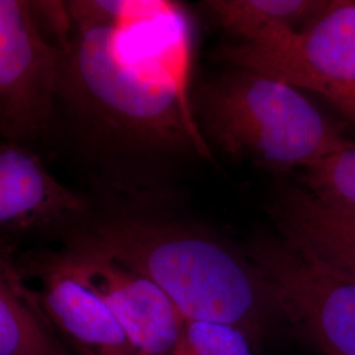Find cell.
<instances>
[{"mask_svg":"<svg viewBox=\"0 0 355 355\" xmlns=\"http://www.w3.org/2000/svg\"><path fill=\"white\" fill-rule=\"evenodd\" d=\"M58 108L91 145L146 153H207L191 112L192 33L167 1L120 24H71L61 41Z\"/></svg>","mask_w":355,"mask_h":355,"instance_id":"cell-1","label":"cell"},{"mask_svg":"<svg viewBox=\"0 0 355 355\" xmlns=\"http://www.w3.org/2000/svg\"><path fill=\"white\" fill-rule=\"evenodd\" d=\"M71 236L154 282L186 321L230 324L259 343L282 316L253 261L200 229L114 215L87 220Z\"/></svg>","mask_w":355,"mask_h":355,"instance_id":"cell-2","label":"cell"},{"mask_svg":"<svg viewBox=\"0 0 355 355\" xmlns=\"http://www.w3.org/2000/svg\"><path fill=\"white\" fill-rule=\"evenodd\" d=\"M199 111L224 152L280 170H304L353 142L300 89L241 69L205 86Z\"/></svg>","mask_w":355,"mask_h":355,"instance_id":"cell-3","label":"cell"},{"mask_svg":"<svg viewBox=\"0 0 355 355\" xmlns=\"http://www.w3.org/2000/svg\"><path fill=\"white\" fill-rule=\"evenodd\" d=\"M221 57L330 103L355 98V1L330 0L306 26L227 45Z\"/></svg>","mask_w":355,"mask_h":355,"instance_id":"cell-4","label":"cell"},{"mask_svg":"<svg viewBox=\"0 0 355 355\" xmlns=\"http://www.w3.org/2000/svg\"><path fill=\"white\" fill-rule=\"evenodd\" d=\"M62 48L44 33L36 1L0 0V136L28 145L58 119Z\"/></svg>","mask_w":355,"mask_h":355,"instance_id":"cell-5","label":"cell"},{"mask_svg":"<svg viewBox=\"0 0 355 355\" xmlns=\"http://www.w3.org/2000/svg\"><path fill=\"white\" fill-rule=\"evenodd\" d=\"M248 257L280 313L324 355H355V280L312 261L283 240L261 239Z\"/></svg>","mask_w":355,"mask_h":355,"instance_id":"cell-6","label":"cell"},{"mask_svg":"<svg viewBox=\"0 0 355 355\" xmlns=\"http://www.w3.org/2000/svg\"><path fill=\"white\" fill-rule=\"evenodd\" d=\"M139 355H173L186 318L154 282L70 234L64 250Z\"/></svg>","mask_w":355,"mask_h":355,"instance_id":"cell-7","label":"cell"},{"mask_svg":"<svg viewBox=\"0 0 355 355\" xmlns=\"http://www.w3.org/2000/svg\"><path fill=\"white\" fill-rule=\"evenodd\" d=\"M89 205L51 175L26 145L0 141V234L71 227L89 218Z\"/></svg>","mask_w":355,"mask_h":355,"instance_id":"cell-8","label":"cell"},{"mask_svg":"<svg viewBox=\"0 0 355 355\" xmlns=\"http://www.w3.org/2000/svg\"><path fill=\"white\" fill-rule=\"evenodd\" d=\"M42 306L62 341L79 355H139L102 299L91 290L64 250L37 266Z\"/></svg>","mask_w":355,"mask_h":355,"instance_id":"cell-9","label":"cell"},{"mask_svg":"<svg viewBox=\"0 0 355 355\" xmlns=\"http://www.w3.org/2000/svg\"><path fill=\"white\" fill-rule=\"evenodd\" d=\"M284 240L322 266L355 280V215L318 203L305 191L279 208Z\"/></svg>","mask_w":355,"mask_h":355,"instance_id":"cell-10","label":"cell"},{"mask_svg":"<svg viewBox=\"0 0 355 355\" xmlns=\"http://www.w3.org/2000/svg\"><path fill=\"white\" fill-rule=\"evenodd\" d=\"M10 246L0 241V355H70Z\"/></svg>","mask_w":355,"mask_h":355,"instance_id":"cell-11","label":"cell"},{"mask_svg":"<svg viewBox=\"0 0 355 355\" xmlns=\"http://www.w3.org/2000/svg\"><path fill=\"white\" fill-rule=\"evenodd\" d=\"M330 0H212L204 7L240 42H254L306 26Z\"/></svg>","mask_w":355,"mask_h":355,"instance_id":"cell-12","label":"cell"},{"mask_svg":"<svg viewBox=\"0 0 355 355\" xmlns=\"http://www.w3.org/2000/svg\"><path fill=\"white\" fill-rule=\"evenodd\" d=\"M300 178L318 203L355 215V142L308 166Z\"/></svg>","mask_w":355,"mask_h":355,"instance_id":"cell-13","label":"cell"},{"mask_svg":"<svg viewBox=\"0 0 355 355\" xmlns=\"http://www.w3.org/2000/svg\"><path fill=\"white\" fill-rule=\"evenodd\" d=\"M173 355H255L243 330L216 321H186Z\"/></svg>","mask_w":355,"mask_h":355,"instance_id":"cell-14","label":"cell"},{"mask_svg":"<svg viewBox=\"0 0 355 355\" xmlns=\"http://www.w3.org/2000/svg\"><path fill=\"white\" fill-rule=\"evenodd\" d=\"M331 104H334L338 110L343 111V114H347L349 117H352L353 120H355V98L337 101V102H333Z\"/></svg>","mask_w":355,"mask_h":355,"instance_id":"cell-15","label":"cell"}]
</instances>
